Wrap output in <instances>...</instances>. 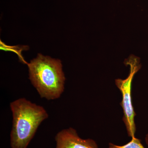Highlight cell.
<instances>
[{
    "label": "cell",
    "instance_id": "277c9868",
    "mask_svg": "<svg viewBox=\"0 0 148 148\" xmlns=\"http://www.w3.org/2000/svg\"><path fill=\"white\" fill-rule=\"evenodd\" d=\"M55 148H99L92 139L80 138L75 129L69 127L62 130L55 137Z\"/></svg>",
    "mask_w": 148,
    "mask_h": 148
},
{
    "label": "cell",
    "instance_id": "5b68a950",
    "mask_svg": "<svg viewBox=\"0 0 148 148\" xmlns=\"http://www.w3.org/2000/svg\"><path fill=\"white\" fill-rule=\"evenodd\" d=\"M109 148H145L143 145L141 140L135 137L131 138L130 141L123 145H118L113 143H110Z\"/></svg>",
    "mask_w": 148,
    "mask_h": 148
},
{
    "label": "cell",
    "instance_id": "7a4b0ae2",
    "mask_svg": "<svg viewBox=\"0 0 148 148\" xmlns=\"http://www.w3.org/2000/svg\"><path fill=\"white\" fill-rule=\"evenodd\" d=\"M29 78L41 98L54 100L65 89V75L60 60L38 54L28 64Z\"/></svg>",
    "mask_w": 148,
    "mask_h": 148
},
{
    "label": "cell",
    "instance_id": "8992f818",
    "mask_svg": "<svg viewBox=\"0 0 148 148\" xmlns=\"http://www.w3.org/2000/svg\"><path fill=\"white\" fill-rule=\"evenodd\" d=\"M145 143L147 145L148 147V133L146 135L145 138Z\"/></svg>",
    "mask_w": 148,
    "mask_h": 148
},
{
    "label": "cell",
    "instance_id": "3957f363",
    "mask_svg": "<svg viewBox=\"0 0 148 148\" xmlns=\"http://www.w3.org/2000/svg\"><path fill=\"white\" fill-rule=\"evenodd\" d=\"M124 64L130 68L128 76L125 79H117L115 83L121 93L122 101L120 104L123 111V121L128 136L132 138L135 137L136 130L135 121L136 114L132 104L131 95L132 82L135 74L141 69L142 64L140 58L135 55L129 56L125 59Z\"/></svg>",
    "mask_w": 148,
    "mask_h": 148
},
{
    "label": "cell",
    "instance_id": "6da1fadb",
    "mask_svg": "<svg viewBox=\"0 0 148 148\" xmlns=\"http://www.w3.org/2000/svg\"><path fill=\"white\" fill-rule=\"evenodd\" d=\"M12 125L10 132L11 148H27L40 125L49 115L42 106L25 98L10 103Z\"/></svg>",
    "mask_w": 148,
    "mask_h": 148
}]
</instances>
